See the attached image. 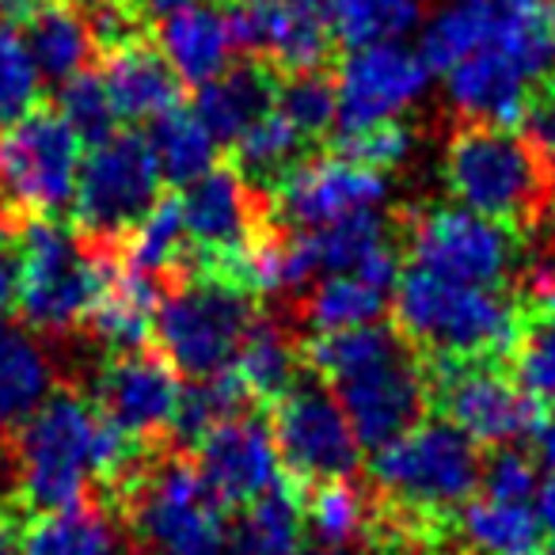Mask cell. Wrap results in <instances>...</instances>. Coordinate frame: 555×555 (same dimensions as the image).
Returning <instances> with one entry per match:
<instances>
[{"label":"cell","instance_id":"6da1fadb","mask_svg":"<svg viewBox=\"0 0 555 555\" xmlns=\"http://www.w3.org/2000/svg\"><path fill=\"white\" fill-rule=\"evenodd\" d=\"M20 509L50 514L85 502L95 483L115 487L149 446H138L77 388H54L16 430Z\"/></svg>","mask_w":555,"mask_h":555},{"label":"cell","instance_id":"7a4b0ae2","mask_svg":"<svg viewBox=\"0 0 555 555\" xmlns=\"http://www.w3.org/2000/svg\"><path fill=\"white\" fill-rule=\"evenodd\" d=\"M111 502L149 555H229L232 525L221 499L209 491L194 456L171 441L149 446L111 487Z\"/></svg>","mask_w":555,"mask_h":555},{"label":"cell","instance_id":"3957f363","mask_svg":"<svg viewBox=\"0 0 555 555\" xmlns=\"http://www.w3.org/2000/svg\"><path fill=\"white\" fill-rule=\"evenodd\" d=\"M479 472L483 453L449 418H423L373 449L370 461L373 494L430 540L446 537L449 517L479 491Z\"/></svg>","mask_w":555,"mask_h":555},{"label":"cell","instance_id":"277c9868","mask_svg":"<svg viewBox=\"0 0 555 555\" xmlns=\"http://www.w3.org/2000/svg\"><path fill=\"white\" fill-rule=\"evenodd\" d=\"M396 332L426 358H502L521 339L525 312L509 289L468 286L430 270L396 278Z\"/></svg>","mask_w":555,"mask_h":555},{"label":"cell","instance_id":"5b68a950","mask_svg":"<svg viewBox=\"0 0 555 555\" xmlns=\"http://www.w3.org/2000/svg\"><path fill=\"white\" fill-rule=\"evenodd\" d=\"M16 255L20 317L39 335L57 339L85 324L111 262L122 259V247L95 244L57 217H27L16 224Z\"/></svg>","mask_w":555,"mask_h":555},{"label":"cell","instance_id":"8992f818","mask_svg":"<svg viewBox=\"0 0 555 555\" xmlns=\"http://www.w3.org/2000/svg\"><path fill=\"white\" fill-rule=\"evenodd\" d=\"M441 176L461 206L517 229L544 217L555 191L552 164L525 141V133L494 122H464L449 138Z\"/></svg>","mask_w":555,"mask_h":555},{"label":"cell","instance_id":"52a82bcc","mask_svg":"<svg viewBox=\"0 0 555 555\" xmlns=\"http://www.w3.org/2000/svg\"><path fill=\"white\" fill-rule=\"evenodd\" d=\"M255 317L251 294L221 274L191 270L160 289L153 317L156 350L186 380L229 370Z\"/></svg>","mask_w":555,"mask_h":555},{"label":"cell","instance_id":"ba28073f","mask_svg":"<svg viewBox=\"0 0 555 555\" xmlns=\"http://www.w3.org/2000/svg\"><path fill=\"white\" fill-rule=\"evenodd\" d=\"M77 168L80 138L57 111L31 107L0 126V209L12 221L69 209Z\"/></svg>","mask_w":555,"mask_h":555},{"label":"cell","instance_id":"9c48e42d","mask_svg":"<svg viewBox=\"0 0 555 555\" xmlns=\"http://www.w3.org/2000/svg\"><path fill=\"white\" fill-rule=\"evenodd\" d=\"M408 240L411 267L468 286L509 289L521 255V236L514 224L494 221L468 206L408 209L396 221Z\"/></svg>","mask_w":555,"mask_h":555},{"label":"cell","instance_id":"30bf717a","mask_svg":"<svg viewBox=\"0 0 555 555\" xmlns=\"http://www.w3.org/2000/svg\"><path fill=\"white\" fill-rule=\"evenodd\" d=\"M164 176L156 168L153 145L145 133L115 130L88 145L73 186L77 232L95 244H118L156 206Z\"/></svg>","mask_w":555,"mask_h":555},{"label":"cell","instance_id":"8fae6325","mask_svg":"<svg viewBox=\"0 0 555 555\" xmlns=\"http://www.w3.org/2000/svg\"><path fill=\"white\" fill-rule=\"evenodd\" d=\"M270 434H274L278 461L289 483L317 487L332 479H350L362 461L343 403L320 377H297L286 392L270 403Z\"/></svg>","mask_w":555,"mask_h":555},{"label":"cell","instance_id":"7c38bea8","mask_svg":"<svg viewBox=\"0 0 555 555\" xmlns=\"http://www.w3.org/2000/svg\"><path fill=\"white\" fill-rule=\"evenodd\" d=\"M430 403L476 446H514L532 434L540 403L494 358H426Z\"/></svg>","mask_w":555,"mask_h":555},{"label":"cell","instance_id":"4fadbf2b","mask_svg":"<svg viewBox=\"0 0 555 555\" xmlns=\"http://www.w3.org/2000/svg\"><path fill=\"white\" fill-rule=\"evenodd\" d=\"M179 209L191 244V270L221 278L232 274L240 255L270 224L267 194L232 168H209L206 176L186 183L179 194Z\"/></svg>","mask_w":555,"mask_h":555},{"label":"cell","instance_id":"5bb4252c","mask_svg":"<svg viewBox=\"0 0 555 555\" xmlns=\"http://www.w3.org/2000/svg\"><path fill=\"white\" fill-rule=\"evenodd\" d=\"M426 85L430 65L403 39L354 47L335 73V138L403 118L426 95Z\"/></svg>","mask_w":555,"mask_h":555},{"label":"cell","instance_id":"9a60e30c","mask_svg":"<svg viewBox=\"0 0 555 555\" xmlns=\"http://www.w3.org/2000/svg\"><path fill=\"white\" fill-rule=\"evenodd\" d=\"M267 214L286 229H320L339 217L380 209L388 198L385 171L365 168L343 153L297 160L267 186Z\"/></svg>","mask_w":555,"mask_h":555},{"label":"cell","instance_id":"2e32d148","mask_svg":"<svg viewBox=\"0 0 555 555\" xmlns=\"http://www.w3.org/2000/svg\"><path fill=\"white\" fill-rule=\"evenodd\" d=\"M232 47L267 62L278 77L324 69L335 35L324 0H224Z\"/></svg>","mask_w":555,"mask_h":555},{"label":"cell","instance_id":"e0dca14e","mask_svg":"<svg viewBox=\"0 0 555 555\" xmlns=\"http://www.w3.org/2000/svg\"><path fill=\"white\" fill-rule=\"evenodd\" d=\"M332 392L354 426L358 446L377 449L423 423L430 408V373H426L423 354L408 343L385 362L332 385Z\"/></svg>","mask_w":555,"mask_h":555},{"label":"cell","instance_id":"ac0fdd59","mask_svg":"<svg viewBox=\"0 0 555 555\" xmlns=\"http://www.w3.org/2000/svg\"><path fill=\"white\" fill-rule=\"evenodd\" d=\"M183 377L171 370L160 350H122L107 358L95 373V408L111 418L122 434H130L138 446H160L171 441Z\"/></svg>","mask_w":555,"mask_h":555},{"label":"cell","instance_id":"d6986e66","mask_svg":"<svg viewBox=\"0 0 555 555\" xmlns=\"http://www.w3.org/2000/svg\"><path fill=\"white\" fill-rule=\"evenodd\" d=\"M255 411L259 408L240 411V415L209 426L194 441L191 456L209 491L221 499V506H247L278 483L282 461H278L274 434Z\"/></svg>","mask_w":555,"mask_h":555},{"label":"cell","instance_id":"ffe728a7","mask_svg":"<svg viewBox=\"0 0 555 555\" xmlns=\"http://www.w3.org/2000/svg\"><path fill=\"white\" fill-rule=\"evenodd\" d=\"M57 388V365L47 347V335L0 312V441L16 438V430L42 408Z\"/></svg>","mask_w":555,"mask_h":555},{"label":"cell","instance_id":"44dd1931","mask_svg":"<svg viewBox=\"0 0 555 555\" xmlns=\"http://www.w3.org/2000/svg\"><path fill=\"white\" fill-rule=\"evenodd\" d=\"M446 92L453 111L468 122L514 126L521 122V111L532 95V80L502 50L487 42L446 73Z\"/></svg>","mask_w":555,"mask_h":555},{"label":"cell","instance_id":"7402d4cb","mask_svg":"<svg viewBox=\"0 0 555 555\" xmlns=\"http://www.w3.org/2000/svg\"><path fill=\"white\" fill-rule=\"evenodd\" d=\"M100 77L118 122H149V118L183 103V80L176 77V69L160 54V47H153L145 39L107 50Z\"/></svg>","mask_w":555,"mask_h":555},{"label":"cell","instance_id":"603a6c76","mask_svg":"<svg viewBox=\"0 0 555 555\" xmlns=\"http://www.w3.org/2000/svg\"><path fill=\"white\" fill-rule=\"evenodd\" d=\"M160 289H164L160 278L145 274V270H133V267H126L122 259H115L80 327H85L95 343H103L111 354L145 347L149 335H153V317H156V301H160Z\"/></svg>","mask_w":555,"mask_h":555},{"label":"cell","instance_id":"cb8c5ba5","mask_svg":"<svg viewBox=\"0 0 555 555\" xmlns=\"http://www.w3.org/2000/svg\"><path fill=\"white\" fill-rule=\"evenodd\" d=\"M278 73L259 57H244L236 65H224L217 77L198 85L194 95V115L206 122V130L217 138V145H232L255 118H262L274 107Z\"/></svg>","mask_w":555,"mask_h":555},{"label":"cell","instance_id":"d4e9b609","mask_svg":"<svg viewBox=\"0 0 555 555\" xmlns=\"http://www.w3.org/2000/svg\"><path fill=\"white\" fill-rule=\"evenodd\" d=\"M156 47L183 85H206L232 62V35L221 4L191 0L156 24Z\"/></svg>","mask_w":555,"mask_h":555},{"label":"cell","instance_id":"484cf974","mask_svg":"<svg viewBox=\"0 0 555 555\" xmlns=\"http://www.w3.org/2000/svg\"><path fill=\"white\" fill-rule=\"evenodd\" d=\"M449 529L461 540L464 555H544L547 532L532 502L514 499H476L472 494L453 517Z\"/></svg>","mask_w":555,"mask_h":555},{"label":"cell","instance_id":"4316f807","mask_svg":"<svg viewBox=\"0 0 555 555\" xmlns=\"http://www.w3.org/2000/svg\"><path fill=\"white\" fill-rule=\"evenodd\" d=\"M297 365H301V347L294 343V332L270 312H255L229 370L244 380L247 396L259 408H270L297 380Z\"/></svg>","mask_w":555,"mask_h":555},{"label":"cell","instance_id":"83f0119b","mask_svg":"<svg viewBox=\"0 0 555 555\" xmlns=\"http://www.w3.org/2000/svg\"><path fill=\"white\" fill-rule=\"evenodd\" d=\"M229 555H309L305 540V491L297 483H274L247 502L229 529Z\"/></svg>","mask_w":555,"mask_h":555},{"label":"cell","instance_id":"f1b7e54d","mask_svg":"<svg viewBox=\"0 0 555 555\" xmlns=\"http://www.w3.org/2000/svg\"><path fill=\"white\" fill-rule=\"evenodd\" d=\"M24 42L39 65L42 80H69L88 69L95 54V39L73 0H42L39 9L24 16Z\"/></svg>","mask_w":555,"mask_h":555},{"label":"cell","instance_id":"f546056e","mask_svg":"<svg viewBox=\"0 0 555 555\" xmlns=\"http://www.w3.org/2000/svg\"><path fill=\"white\" fill-rule=\"evenodd\" d=\"M24 555H122V529L115 514L85 499L35 514L24 525Z\"/></svg>","mask_w":555,"mask_h":555},{"label":"cell","instance_id":"4dcf8cb0","mask_svg":"<svg viewBox=\"0 0 555 555\" xmlns=\"http://www.w3.org/2000/svg\"><path fill=\"white\" fill-rule=\"evenodd\" d=\"M122 262L133 270L160 278L164 286L191 270V244H186L183 209L176 198H156V206L122 236Z\"/></svg>","mask_w":555,"mask_h":555},{"label":"cell","instance_id":"1f68e13d","mask_svg":"<svg viewBox=\"0 0 555 555\" xmlns=\"http://www.w3.org/2000/svg\"><path fill=\"white\" fill-rule=\"evenodd\" d=\"M149 145H153L156 168H160L164 183L186 186L198 176H206L209 168H217V138L183 103L153 118Z\"/></svg>","mask_w":555,"mask_h":555},{"label":"cell","instance_id":"d6a6232c","mask_svg":"<svg viewBox=\"0 0 555 555\" xmlns=\"http://www.w3.org/2000/svg\"><path fill=\"white\" fill-rule=\"evenodd\" d=\"M494 31V0H446L423 24L418 54L430 73H449L456 62L476 54L491 42Z\"/></svg>","mask_w":555,"mask_h":555},{"label":"cell","instance_id":"836d02e7","mask_svg":"<svg viewBox=\"0 0 555 555\" xmlns=\"http://www.w3.org/2000/svg\"><path fill=\"white\" fill-rule=\"evenodd\" d=\"M385 289L370 286L365 278L358 274H327L320 278L317 286L305 289L301 305H297V317L312 327V332H347V327L377 324L385 317L388 301Z\"/></svg>","mask_w":555,"mask_h":555},{"label":"cell","instance_id":"e575fe53","mask_svg":"<svg viewBox=\"0 0 555 555\" xmlns=\"http://www.w3.org/2000/svg\"><path fill=\"white\" fill-rule=\"evenodd\" d=\"M332 35L347 47L403 39L426 20V0H324Z\"/></svg>","mask_w":555,"mask_h":555},{"label":"cell","instance_id":"d590c367","mask_svg":"<svg viewBox=\"0 0 555 555\" xmlns=\"http://www.w3.org/2000/svg\"><path fill=\"white\" fill-rule=\"evenodd\" d=\"M305 149V138L278 115L274 107L262 118H255L236 141H232V171L247 179L251 186L267 191L286 168H294Z\"/></svg>","mask_w":555,"mask_h":555},{"label":"cell","instance_id":"8d00e7d4","mask_svg":"<svg viewBox=\"0 0 555 555\" xmlns=\"http://www.w3.org/2000/svg\"><path fill=\"white\" fill-rule=\"evenodd\" d=\"M259 403L247 396L244 380L232 370L209 373V377L191 380V388H183L179 396V411L176 423H171V441H198L209 426L224 423V418L240 415V411H251Z\"/></svg>","mask_w":555,"mask_h":555},{"label":"cell","instance_id":"74e56055","mask_svg":"<svg viewBox=\"0 0 555 555\" xmlns=\"http://www.w3.org/2000/svg\"><path fill=\"white\" fill-rule=\"evenodd\" d=\"M274 111L305 141L324 138L335 130V80L324 77V69L286 73V77H278Z\"/></svg>","mask_w":555,"mask_h":555},{"label":"cell","instance_id":"f35d334b","mask_svg":"<svg viewBox=\"0 0 555 555\" xmlns=\"http://www.w3.org/2000/svg\"><path fill=\"white\" fill-rule=\"evenodd\" d=\"M509 365L529 400H537L540 408H555V309L525 317Z\"/></svg>","mask_w":555,"mask_h":555},{"label":"cell","instance_id":"ab89813d","mask_svg":"<svg viewBox=\"0 0 555 555\" xmlns=\"http://www.w3.org/2000/svg\"><path fill=\"white\" fill-rule=\"evenodd\" d=\"M42 95V73L35 65L24 31L0 16V126L31 111Z\"/></svg>","mask_w":555,"mask_h":555},{"label":"cell","instance_id":"60d3db41","mask_svg":"<svg viewBox=\"0 0 555 555\" xmlns=\"http://www.w3.org/2000/svg\"><path fill=\"white\" fill-rule=\"evenodd\" d=\"M57 115L73 126L85 145H95L107 133L118 130V115L111 107V95L103 88V77L95 69H80L69 80H62V95H57Z\"/></svg>","mask_w":555,"mask_h":555},{"label":"cell","instance_id":"b9f144b4","mask_svg":"<svg viewBox=\"0 0 555 555\" xmlns=\"http://www.w3.org/2000/svg\"><path fill=\"white\" fill-rule=\"evenodd\" d=\"M411 145H415V133H411V126L403 122V118L347 133V138H335V153L350 156V160L365 164V168H377V171H388L408 160Z\"/></svg>","mask_w":555,"mask_h":555},{"label":"cell","instance_id":"7bdbcfd3","mask_svg":"<svg viewBox=\"0 0 555 555\" xmlns=\"http://www.w3.org/2000/svg\"><path fill=\"white\" fill-rule=\"evenodd\" d=\"M537 456L521 453L514 446H494V453L483 461L479 472V487L491 499H514V502H532L537 491Z\"/></svg>","mask_w":555,"mask_h":555},{"label":"cell","instance_id":"ee69618b","mask_svg":"<svg viewBox=\"0 0 555 555\" xmlns=\"http://www.w3.org/2000/svg\"><path fill=\"white\" fill-rule=\"evenodd\" d=\"M521 126H525V141L555 171V77L544 80V88H532L529 103L521 111Z\"/></svg>","mask_w":555,"mask_h":555},{"label":"cell","instance_id":"f6af8a7d","mask_svg":"<svg viewBox=\"0 0 555 555\" xmlns=\"http://www.w3.org/2000/svg\"><path fill=\"white\" fill-rule=\"evenodd\" d=\"M16 294H20V255H16V240H12V244H0V312L16 309Z\"/></svg>","mask_w":555,"mask_h":555},{"label":"cell","instance_id":"bcb514c9","mask_svg":"<svg viewBox=\"0 0 555 555\" xmlns=\"http://www.w3.org/2000/svg\"><path fill=\"white\" fill-rule=\"evenodd\" d=\"M529 441H532V456H537V464L552 468V464H555V408L540 411V418H537V426H532Z\"/></svg>","mask_w":555,"mask_h":555},{"label":"cell","instance_id":"7dc6e473","mask_svg":"<svg viewBox=\"0 0 555 555\" xmlns=\"http://www.w3.org/2000/svg\"><path fill=\"white\" fill-rule=\"evenodd\" d=\"M532 509H537V517H540V525H544L547 537H555V464L552 468H544V476L537 479Z\"/></svg>","mask_w":555,"mask_h":555},{"label":"cell","instance_id":"c3c4849f","mask_svg":"<svg viewBox=\"0 0 555 555\" xmlns=\"http://www.w3.org/2000/svg\"><path fill=\"white\" fill-rule=\"evenodd\" d=\"M27 509H0V555H24Z\"/></svg>","mask_w":555,"mask_h":555},{"label":"cell","instance_id":"681fc988","mask_svg":"<svg viewBox=\"0 0 555 555\" xmlns=\"http://www.w3.org/2000/svg\"><path fill=\"white\" fill-rule=\"evenodd\" d=\"M42 0H0V16H9V20H24L31 9H39Z\"/></svg>","mask_w":555,"mask_h":555},{"label":"cell","instance_id":"f907efd6","mask_svg":"<svg viewBox=\"0 0 555 555\" xmlns=\"http://www.w3.org/2000/svg\"><path fill=\"white\" fill-rule=\"evenodd\" d=\"M16 224L20 221H12V217L0 209V244H12V240H16Z\"/></svg>","mask_w":555,"mask_h":555},{"label":"cell","instance_id":"816d5d0a","mask_svg":"<svg viewBox=\"0 0 555 555\" xmlns=\"http://www.w3.org/2000/svg\"><path fill=\"white\" fill-rule=\"evenodd\" d=\"M423 555H453V552H423ZM456 555H464V552H456Z\"/></svg>","mask_w":555,"mask_h":555}]
</instances>
